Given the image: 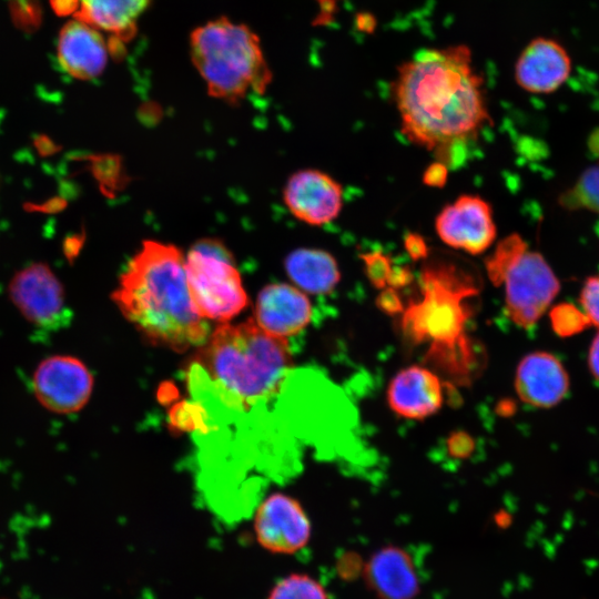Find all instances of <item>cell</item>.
Instances as JSON below:
<instances>
[{
    "mask_svg": "<svg viewBox=\"0 0 599 599\" xmlns=\"http://www.w3.org/2000/svg\"><path fill=\"white\" fill-rule=\"evenodd\" d=\"M484 84L468 45L417 51L398 67L390 87L402 133L441 161L490 121Z\"/></svg>",
    "mask_w": 599,
    "mask_h": 599,
    "instance_id": "obj_1",
    "label": "cell"
},
{
    "mask_svg": "<svg viewBox=\"0 0 599 599\" xmlns=\"http://www.w3.org/2000/svg\"><path fill=\"white\" fill-rule=\"evenodd\" d=\"M112 298L154 344L184 352L206 341L207 324L190 296L185 257L172 244L144 241L121 274Z\"/></svg>",
    "mask_w": 599,
    "mask_h": 599,
    "instance_id": "obj_2",
    "label": "cell"
},
{
    "mask_svg": "<svg viewBox=\"0 0 599 599\" xmlns=\"http://www.w3.org/2000/svg\"><path fill=\"white\" fill-rule=\"evenodd\" d=\"M422 295L404 309L402 328L415 344L428 343L427 358L457 380H468L475 353L465 333L467 300L479 292L471 276L447 263H430L420 274Z\"/></svg>",
    "mask_w": 599,
    "mask_h": 599,
    "instance_id": "obj_3",
    "label": "cell"
},
{
    "mask_svg": "<svg viewBox=\"0 0 599 599\" xmlns=\"http://www.w3.org/2000/svg\"><path fill=\"white\" fill-rule=\"evenodd\" d=\"M199 355L231 405H250L275 394L292 366L286 339L267 334L253 319L220 325Z\"/></svg>",
    "mask_w": 599,
    "mask_h": 599,
    "instance_id": "obj_4",
    "label": "cell"
},
{
    "mask_svg": "<svg viewBox=\"0 0 599 599\" xmlns=\"http://www.w3.org/2000/svg\"><path fill=\"white\" fill-rule=\"evenodd\" d=\"M190 53L209 94L229 103L238 102L248 91L263 93L272 81L258 35L225 17L193 30Z\"/></svg>",
    "mask_w": 599,
    "mask_h": 599,
    "instance_id": "obj_5",
    "label": "cell"
},
{
    "mask_svg": "<svg viewBox=\"0 0 599 599\" xmlns=\"http://www.w3.org/2000/svg\"><path fill=\"white\" fill-rule=\"evenodd\" d=\"M192 303L204 319L227 322L247 305L241 274L231 252L216 240H202L185 257Z\"/></svg>",
    "mask_w": 599,
    "mask_h": 599,
    "instance_id": "obj_6",
    "label": "cell"
},
{
    "mask_svg": "<svg viewBox=\"0 0 599 599\" xmlns=\"http://www.w3.org/2000/svg\"><path fill=\"white\" fill-rule=\"evenodd\" d=\"M504 284L507 315L525 328L539 321L560 290V283L545 257L528 250L508 271Z\"/></svg>",
    "mask_w": 599,
    "mask_h": 599,
    "instance_id": "obj_7",
    "label": "cell"
},
{
    "mask_svg": "<svg viewBox=\"0 0 599 599\" xmlns=\"http://www.w3.org/2000/svg\"><path fill=\"white\" fill-rule=\"evenodd\" d=\"M9 297L23 317L42 331H55L71 319L62 283L50 266L34 262L10 280Z\"/></svg>",
    "mask_w": 599,
    "mask_h": 599,
    "instance_id": "obj_8",
    "label": "cell"
},
{
    "mask_svg": "<svg viewBox=\"0 0 599 599\" xmlns=\"http://www.w3.org/2000/svg\"><path fill=\"white\" fill-rule=\"evenodd\" d=\"M32 387L38 402L55 414H73L88 403L93 377L87 365L70 355L44 358L35 368Z\"/></svg>",
    "mask_w": 599,
    "mask_h": 599,
    "instance_id": "obj_9",
    "label": "cell"
},
{
    "mask_svg": "<svg viewBox=\"0 0 599 599\" xmlns=\"http://www.w3.org/2000/svg\"><path fill=\"white\" fill-rule=\"evenodd\" d=\"M435 227L447 245L470 254L485 252L496 238L490 205L479 196L461 195L437 215Z\"/></svg>",
    "mask_w": 599,
    "mask_h": 599,
    "instance_id": "obj_10",
    "label": "cell"
},
{
    "mask_svg": "<svg viewBox=\"0 0 599 599\" xmlns=\"http://www.w3.org/2000/svg\"><path fill=\"white\" fill-rule=\"evenodd\" d=\"M254 530L264 549L283 555L297 552L311 537L305 511L295 499L283 494H274L260 505Z\"/></svg>",
    "mask_w": 599,
    "mask_h": 599,
    "instance_id": "obj_11",
    "label": "cell"
},
{
    "mask_svg": "<svg viewBox=\"0 0 599 599\" xmlns=\"http://www.w3.org/2000/svg\"><path fill=\"white\" fill-rule=\"evenodd\" d=\"M515 81L525 91L548 94L557 91L572 71L567 49L556 39L537 37L526 44L515 63Z\"/></svg>",
    "mask_w": 599,
    "mask_h": 599,
    "instance_id": "obj_12",
    "label": "cell"
},
{
    "mask_svg": "<svg viewBox=\"0 0 599 599\" xmlns=\"http://www.w3.org/2000/svg\"><path fill=\"white\" fill-rule=\"evenodd\" d=\"M284 202L298 220L311 225H323L339 214L343 190L338 182L322 171L301 170L288 179Z\"/></svg>",
    "mask_w": 599,
    "mask_h": 599,
    "instance_id": "obj_13",
    "label": "cell"
},
{
    "mask_svg": "<svg viewBox=\"0 0 599 599\" xmlns=\"http://www.w3.org/2000/svg\"><path fill=\"white\" fill-rule=\"evenodd\" d=\"M59 14H73L101 32L110 34L109 41L118 52L132 39L139 18L151 0H51Z\"/></svg>",
    "mask_w": 599,
    "mask_h": 599,
    "instance_id": "obj_14",
    "label": "cell"
},
{
    "mask_svg": "<svg viewBox=\"0 0 599 599\" xmlns=\"http://www.w3.org/2000/svg\"><path fill=\"white\" fill-rule=\"evenodd\" d=\"M311 317V302L296 286L270 284L257 295L255 323L272 336L286 339L296 335L308 325Z\"/></svg>",
    "mask_w": 599,
    "mask_h": 599,
    "instance_id": "obj_15",
    "label": "cell"
},
{
    "mask_svg": "<svg viewBox=\"0 0 599 599\" xmlns=\"http://www.w3.org/2000/svg\"><path fill=\"white\" fill-rule=\"evenodd\" d=\"M569 375L561 361L548 352H532L519 362L515 388L519 398L537 408L558 405L569 392Z\"/></svg>",
    "mask_w": 599,
    "mask_h": 599,
    "instance_id": "obj_16",
    "label": "cell"
},
{
    "mask_svg": "<svg viewBox=\"0 0 599 599\" xmlns=\"http://www.w3.org/2000/svg\"><path fill=\"white\" fill-rule=\"evenodd\" d=\"M377 599H415L419 576L412 556L403 548L386 546L365 562L361 576Z\"/></svg>",
    "mask_w": 599,
    "mask_h": 599,
    "instance_id": "obj_17",
    "label": "cell"
},
{
    "mask_svg": "<svg viewBox=\"0 0 599 599\" xmlns=\"http://www.w3.org/2000/svg\"><path fill=\"white\" fill-rule=\"evenodd\" d=\"M110 53L109 40L83 21H69L60 31L58 59L63 70L75 79L91 80L100 75Z\"/></svg>",
    "mask_w": 599,
    "mask_h": 599,
    "instance_id": "obj_18",
    "label": "cell"
},
{
    "mask_svg": "<svg viewBox=\"0 0 599 599\" xmlns=\"http://www.w3.org/2000/svg\"><path fill=\"white\" fill-rule=\"evenodd\" d=\"M387 400L390 408L402 417L426 418L441 407L440 380L426 367L416 365L406 367L392 379Z\"/></svg>",
    "mask_w": 599,
    "mask_h": 599,
    "instance_id": "obj_19",
    "label": "cell"
},
{
    "mask_svg": "<svg viewBox=\"0 0 599 599\" xmlns=\"http://www.w3.org/2000/svg\"><path fill=\"white\" fill-rule=\"evenodd\" d=\"M285 271L296 287L311 294H328L341 273L332 254L318 248H297L285 258Z\"/></svg>",
    "mask_w": 599,
    "mask_h": 599,
    "instance_id": "obj_20",
    "label": "cell"
},
{
    "mask_svg": "<svg viewBox=\"0 0 599 599\" xmlns=\"http://www.w3.org/2000/svg\"><path fill=\"white\" fill-rule=\"evenodd\" d=\"M527 248V243L517 233L508 235L497 244L495 252L485 261L488 277L495 286L504 284L506 274Z\"/></svg>",
    "mask_w": 599,
    "mask_h": 599,
    "instance_id": "obj_21",
    "label": "cell"
},
{
    "mask_svg": "<svg viewBox=\"0 0 599 599\" xmlns=\"http://www.w3.org/2000/svg\"><path fill=\"white\" fill-rule=\"evenodd\" d=\"M267 599H328V593L314 577L293 572L276 581Z\"/></svg>",
    "mask_w": 599,
    "mask_h": 599,
    "instance_id": "obj_22",
    "label": "cell"
},
{
    "mask_svg": "<svg viewBox=\"0 0 599 599\" xmlns=\"http://www.w3.org/2000/svg\"><path fill=\"white\" fill-rule=\"evenodd\" d=\"M562 204L569 209H586L599 213V166L586 170L567 195Z\"/></svg>",
    "mask_w": 599,
    "mask_h": 599,
    "instance_id": "obj_23",
    "label": "cell"
},
{
    "mask_svg": "<svg viewBox=\"0 0 599 599\" xmlns=\"http://www.w3.org/2000/svg\"><path fill=\"white\" fill-rule=\"evenodd\" d=\"M550 322L552 329L560 337L572 336L589 326L583 312L569 303H560L552 307Z\"/></svg>",
    "mask_w": 599,
    "mask_h": 599,
    "instance_id": "obj_24",
    "label": "cell"
},
{
    "mask_svg": "<svg viewBox=\"0 0 599 599\" xmlns=\"http://www.w3.org/2000/svg\"><path fill=\"white\" fill-rule=\"evenodd\" d=\"M361 258L370 284L379 290L385 288L393 268L392 260L380 251L362 254Z\"/></svg>",
    "mask_w": 599,
    "mask_h": 599,
    "instance_id": "obj_25",
    "label": "cell"
},
{
    "mask_svg": "<svg viewBox=\"0 0 599 599\" xmlns=\"http://www.w3.org/2000/svg\"><path fill=\"white\" fill-rule=\"evenodd\" d=\"M579 303L589 325L599 328V275L586 280L580 292Z\"/></svg>",
    "mask_w": 599,
    "mask_h": 599,
    "instance_id": "obj_26",
    "label": "cell"
},
{
    "mask_svg": "<svg viewBox=\"0 0 599 599\" xmlns=\"http://www.w3.org/2000/svg\"><path fill=\"white\" fill-rule=\"evenodd\" d=\"M91 171L100 183L101 189L108 193L115 185L118 175V160L110 155L90 156Z\"/></svg>",
    "mask_w": 599,
    "mask_h": 599,
    "instance_id": "obj_27",
    "label": "cell"
},
{
    "mask_svg": "<svg viewBox=\"0 0 599 599\" xmlns=\"http://www.w3.org/2000/svg\"><path fill=\"white\" fill-rule=\"evenodd\" d=\"M364 560L354 552L344 554L337 562V573L344 580H353L362 576Z\"/></svg>",
    "mask_w": 599,
    "mask_h": 599,
    "instance_id": "obj_28",
    "label": "cell"
},
{
    "mask_svg": "<svg viewBox=\"0 0 599 599\" xmlns=\"http://www.w3.org/2000/svg\"><path fill=\"white\" fill-rule=\"evenodd\" d=\"M68 206V201L63 196H52L41 203L26 202L23 209L28 213L57 214L64 211Z\"/></svg>",
    "mask_w": 599,
    "mask_h": 599,
    "instance_id": "obj_29",
    "label": "cell"
},
{
    "mask_svg": "<svg viewBox=\"0 0 599 599\" xmlns=\"http://www.w3.org/2000/svg\"><path fill=\"white\" fill-rule=\"evenodd\" d=\"M376 305L380 311L394 315L404 311L402 300L395 288L386 286L376 298Z\"/></svg>",
    "mask_w": 599,
    "mask_h": 599,
    "instance_id": "obj_30",
    "label": "cell"
},
{
    "mask_svg": "<svg viewBox=\"0 0 599 599\" xmlns=\"http://www.w3.org/2000/svg\"><path fill=\"white\" fill-rule=\"evenodd\" d=\"M87 240V232L83 229L81 232L69 234L62 242V253L70 265L79 257Z\"/></svg>",
    "mask_w": 599,
    "mask_h": 599,
    "instance_id": "obj_31",
    "label": "cell"
},
{
    "mask_svg": "<svg viewBox=\"0 0 599 599\" xmlns=\"http://www.w3.org/2000/svg\"><path fill=\"white\" fill-rule=\"evenodd\" d=\"M448 169L443 162L432 163L424 172L423 182L433 187H443L446 184Z\"/></svg>",
    "mask_w": 599,
    "mask_h": 599,
    "instance_id": "obj_32",
    "label": "cell"
},
{
    "mask_svg": "<svg viewBox=\"0 0 599 599\" xmlns=\"http://www.w3.org/2000/svg\"><path fill=\"white\" fill-rule=\"evenodd\" d=\"M404 246L413 261L424 260L428 256V247L425 238L417 233H408Z\"/></svg>",
    "mask_w": 599,
    "mask_h": 599,
    "instance_id": "obj_33",
    "label": "cell"
},
{
    "mask_svg": "<svg viewBox=\"0 0 599 599\" xmlns=\"http://www.w3.org/2000/svg\"><path fill=\"white\" fill-rule=\"evenodd\" d=\"M33 146L37 153L42 158L55 155L62 150V146L47 134H37L33 139Z\"/></svg>",
    "mask_w": 599,
    "mask_h": 599,
    "instance_id": "obj_34",
    "label": "cell"
},
{
    "mask_svg": "<svg viewBox=\"0 0 599 599\" xmlns=\"http://www.w3.org/2000/svg\"><path fill=\"white\" fill-rule=\"evenodd\" d=\"M414 276L407 267H393L387 281V286L393 288H400L408 285L413 281Z\"/></svg>",
    "mask_w": 599,
    "mask_h": 599,
    "instance_id": "obj_35",
    "label": "cell"
},
{
    "mask_svg": "<svg viewBox=\"0 0 599 599\" xmlns=\"http://www.w3.org/2000/svg\"><path fill=\"white\" fill-rule=\"evenodd\" d=\"M587 365L592 377L599 382V332L590 343L587 355Z\"/></svg>",
    "mask_w": 599,
    "mask_h": 599,
    "instance_id": "obj_36",
    "label": "cell"
},
{
    "mask_svg": "<svg viewBox=\"0 0 599 599\" xmlns=\"http://www.w3.org/2000/svg\"><path fill=\"white\" fill-rule=\"evenodd\" d=\"M450 444L453 453H458L461 455L465 453L464 448L469 447L470 440L465 435H457L451 438Z\"/></svg>",
    "mask_w": 599,
    "mask_h": 599,
    "instance_id": "obj_37",
    "label": "cell"
}]
</instances>
